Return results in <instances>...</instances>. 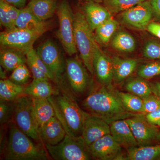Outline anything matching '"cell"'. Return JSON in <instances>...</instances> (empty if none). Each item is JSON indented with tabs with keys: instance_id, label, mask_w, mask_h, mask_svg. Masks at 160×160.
<instances>
[{
	"instance_id": "cell-1",
	"label": "cell",
	"mask_w": 160,
	"mask_h": 160,
	"mask_svg": "<svg viewBox=\"0 0 160 160\" xmlns=\"http://www.w3.org/2000/svg\"><path fill=\"white\" fill-rule=\"evenodd\" d=\"M110 85L93 89L83 102V106L91 115L98 117L110 124L116 120L126 119L141 113L129 111L122 103L119 92L113 90Z\"/></svg>"
},
{
	"instance_id": "cell-2",
	"label": "cell",
	"mask_w": 160,
	"mask_h": 160,
	"mask_svg": "<svg viewBox=\"0 0 160 160\" xmlns=\"http://www.w3.org/2000/svg\"><path fill=\"white\" fill-rule=\"evenodd\" d=\"M15 124L9 128V139L5 159L9 160H46L49 159L48 152L42 144L33 142Z\"/></svg>"
},
{
	"instance_id": "cell-3",
	"label": "cell",
	"mask_w": 160,
	"mask_h": 160,
	"mask_svg": "<svg viewBox=\"0 0 160 160\" xmlns=\"http://www.w3.org/2000/svg\"><path fill=\"white\" fill-rule=\"evenodd\" d=\"M55 111L56 116L62 124L66 133L79 136L85 121L90 114L84 111L72 98L63 93L55 99L49 98Z\"/></svg>"
},
{
	"instance_id": "cell-4",
	"label": "cell",
	"mask_w": 160,
	"mask_h": 160,
	"mask_svg": "<svg viewBox=\"0 0 160 160\" xmlns=\"http://www.w3.org/2000/svg\"><path fill=\"white\" fill-rule=\"evenodd\" d=\"M75 42L84 66L93 75V56L95 46L97 43L93 31L89 27L83 12H77L74 14Z\"/></svg>"
},
{
	"instance_id": "cell-5",
	"label": "cell",
	"mask_w": 160,
	"mask_h": 160,
	"mask_svg": "<svg viewBox=\"0 0 160 160\" xmlns=\"http://www.w3.org/2000/svg\"><path fill=\"white\" fill-rule=\"evenodd\" d=\"M45 146L49 156L54 160H89L92 158L89 146L81 136L66 134L57 145Z\"/></svg>"
},
{
	"instance_id": "cell-6",
	"label": "cell",
	"mask_w": 160,
	"mask_h": 160,
	"mask_svg": "<svg viewBox=\"0 0 160 160\" xmlns=\"http://www.w3.org/2000/svg\"><path fill=\"white\" fill-rule=\"evenodd\" d=\"M56 12L59 25L58 37L66 53L73 55L78 50L74 39V14L66 0H63L58 5Z\"/></svg>"
},
{
	"instance_id": "cell-7",
	"label": "cell",
	"mask_w": 160,
	"mask_h": 160,
	"mask_svg": "<svg viewBox=\"0 0 160 160\" xmlns=\"http://www.w3.org/2000/svg\"><path fill=\"white\" fill-rule=\"evenodd\" d=\"M14 105L17 126L32 139L42 143L33 115L32 98L25 95L16 100Z\"/></svg>"
},
{
	"instance_id": "cell-8",
	"label": "cell",
	"mask_w": 160,
	"mask_h": 160,
	"mask_svg": "<svg viewBox=\"0 0 160 160\" xmlns=\"http://www.w3.org/2000/svg\"><path fill=\"white\" fill-rule=\"evenodd\" d=\"M46 31L18 28L6 29L0 33L1 47L17 49L26 54L29 49L33 48L36 40Z\"/></svg>"
},
{
	"instance_id": "cell-9",
	"label": "cell",
	"mask_w": 160,
	"mask_h": 160,
	"mask_svg": "<svg viewBox=\"0 0 160 160\" xmlns=\"http://www.w3.org/2000/svg\"><path fill=\"white\" fill-rule=\"evenodd\" d=\"M36 52L57 82L62 78L66 65L58 46L53 41L48 40L38 47Z\"/></svg>"
},
{
	"instance_id": "cell-10",
	"label": "cell",
	"mask_w": 160,
	"mask_h": 160,
	"mask_svg": "<svg viewBox=\"0 0 160 160\" xmlns=\"http://www.w3.org/2000/svg\"><path fill=\"white\" fill-rule=\"evenodd\" d=\"M153 16L149 0L121 12L120 19L123 24L133 29H146Z\"/></svg>"
},
{
	"instance_id": "cell-11",
	"label": "cell",
	"mask_w": 160,
	"mask_h": 160,
	"mask_svg": "<svg viewBox=\"0 0 160 160\" xmlns=\"http://www.w3.org/2000/svg\"><path fill=\"white\" fill-rule=\"evenodd\" d=\"M92 157L100 160H125L122 146L111 134H107L89 146Z\"/></svg>"
},
{
	"instance_id": "cell-12",
	"label": "cell",
	"mask_w": 160,
	"mask_h": 160,
	"mask_svg": "<svg viewBox=\"0 0 160 160\" xmlns=\"http://www.w3.org/2000/svg\"><path fill=\"white\" fill-rule=\"evenodd\" d=\"M65 64L66 76L72 90L76 93H82L89 83L86 66L76 58L67 59Z\"/></svg>"
},
{
	"instance_id": "cell-13",
	"label": "cell",
	"mask_w": 160,
	"mask_h": 160,
	"mask_svg": "<svg viewBox=\"0 0 160 160\" xmlns=\"http://www.w3.org/2000/svg\"><path fill=\"white\" fill-rule=\"evenodd\" d=\"M139 146H149L158 136L155 125L149 123L145 114H138L126 119Z\"/></svg>"
},
{
	"instance_id": "cell-14",
	"label": "cell",
	"mask_w": 160,
	"mask_h": 160,
	"mask_svg": "<svg viewBox=\"0 0 160 160\" xmlns=\"http://www.w3.org/2000/svg\"><path fill=\"white\" fill-rule=\"evenodd\" d=\"M110 134V125L99 117L90 115L84 123L81 136L88 146L104 136Z\"/></svg>"
},
{
	"instance_id": "cell-15",
	"label": "cell",
	"mask_w": 160,
	"mask_h": 160,
	"mask_svg": "<svg viewBox=\"0 0 160 160\" xmlns=\"http://www.w3.org/2000/svg\"><path fill=\"white\" fill-rule=\"evenodd\" d=\"M94 73L102 85H109L113 79V66L112 59L106 55L97 43L93 56Z\"/></svg>"
},
{
	"instance_id": "cell-16",
	"label": "cell",
	"mask_w": 160,
	"mask_h": 160,
	"mask_svg": "<svg viewBox=\"0 0 160 160\" xmlns=\"http://www.w3.org/2000/svg\"><path fill=\"white\" fill-rule=\"evenodd\" d=\"M39 134L45 145L54 146L62 142L67 133L61 121L55 116L40 127Z\"/></svg>"
},
{
	"instance_id": "cell-17",
	"label": "cell",
	"mask_w": 160,
	"mask_h": 160,
	"mask_svg": "<svg viewBox=\"0 0 160 160\" xmlns=\"http://www.w3.org/2000/svg\"><path fill=\"white\" fill-rule=\"evenodd\" d=\"M109 125L110 134L121 146L127 149L139 146L126 119L113 121Z\"/></svg>"
},
{
	"instance_id": "cell-18",
	"label": "cell",
	"mask_w": 160,
	"mask_h": 160,
	"mask_svg": "<svg viewBox=\"0 0 160 160\" xmlns=\"http://www.w3.org/2000/svg\"><path fill=\"white\" fill-rule=\"evenodd\" d=\"M83 14L92 31L107 20L112 18L105 6L93 2H86L82 6Z\"/></svg>"
},
{
	"instance_id": "cell-19",
	"label": "cell",
	"mask_w": 160,
	"mask_h": 160,
	"mask_svg": "<svg viewBox=\"0 0 160 160\" xmlns=\"http://www.w3.org/2000/svg\"><path fill=\"white\" fill-rule=\"evenodd\" d=\"M49 80H35L26 87L25 95L32 98L49 99L58 94Z\"/></svg>"
},
{
	"instance_id": "cell-20",
	"label": "cell",
	"mask_w": 160,
	"mask_h": 160,
	"mask_svg": "<svg viewBox=\"0 0 160 160\" xmlns=\"http://www.w3.org/2000/svg\"><path fill=\"white\" fill-rule=\"evenodd\" d=\"M33 113L38 128L56 116L54 107L49 99L32 98Z\"/></svg>"
},
{
	"instance_id": "cell-21",
	"label": "cell",
	"mask_w": 160,
	"mask_h": 160,
	"mask_svg": "<svg viewBox=\"0 0 160 160\" xmlns=\"http://www.w3.org/2000/svg\"><path fill=\"white\" fill-rule=\"evenodd\" d=\"M113 80L116 82H122L130 76L136 69L138 61L135 59H123L118 56L112 58Z\"/></svg>"
},
{
	"instance_id": "cell-22",
	"label": "cell",
	"mask_w": 160,
	"mask_h": 160,
	"mask_svg": "<svg viewBox=\"0 0 160 160\" xmlns=\"http://www.w3.org/2000/svg\"><path fill=\"white\" fill-rule=\"evenodd\" d=\"M0 63L6 71L12 72L20 65L26 64V55L22 52L17 49L2 47Z\"/></svg>"
},
{
	"instance_id": "cell-23",
	"label": "cell",
	"mask_w": 160,
	"mask_h": 160,
	"mask_svg": "<svg viewBox=\"0 0 160 160\" xmlns=\"http://www.w3.org/2000/svg\"><path fill=\"white\" fill-rule=\"evenodd\" d=\"M58 6V0H30L26 7L40 20L46 21L52 17Z\"/></svg>"
},
{
	"instance_id": "cell-24",
	"label": "cell",
	"mask_w": 160,
	"mask_h": 160,
	"mask_svg": "<svg viewBox=\"0 0 160 160\" xmlns=\"http://www.w3.org/2000/svg\"><path fill=\"white\" fill-rule=\"evenodd\" d=\"M15 25L16 28L19 29L46 31L48 29L46 21L40 20L26 7L20 9Z\"/></svg>"
},
{
	"instance_id": "cell-25",
	"label": "cell",
	"mask_w": 160,
	"mask_h": 160,
	"mask_svg": "<svg viewBox=\"0 0 160 160\" xmlns=\"http://www.w3.org/2000/svg\"><path fill=\"white\" fill-rule=\"evenodd\" d=\"M160 157V145L138 146L127 149L125 160H152Z\"/></svg>"
},
{
	"instance_id": "cell-26",
	"label": "cell",
	"mask_w": 160,
	"mask_h": 160,
	"mask_svg": "<svg viewBox=\"0 0 160 160\" xmlns=\"http://www.w3.org/2000/svg\"><path fill=\"white\" fill-rule=\"evenodd\" d=\"M26 86L16 84L10 80L1 79L0 81V99L1 102L15 101L25 95Z\"/></svg>"
},
{
	"instance_id": "cell-27",
	"label": "cell",
	"mask_w": 160,
	"mask_h": 160,
	"mask_svg": "<svg viewBox=\"0 0 160 160\" xmlns=\"http://www.w3.org/2000/svg\"><path fill=\"white\" fill-rule=\"evenodd\" d=\"M118 25L117 21L111 18L95 29L94 37L98 44L102 46L108 45L118 29Z\"/></svg>"
},
{
	"instance_id": "cell-28",
	"label": "cell",
	"mask_w": 160,
	"mask_h": 160,
	"mask_svg": "<svg viewBox=\"0 0 160 160\" xmlns=\"http://www.w3.org/2000/svg\"><path fill=\"white\" fill-rule=\"evenodd\" d=\"M112 47L120 52L130 53L136 48V42L132 36L126 31L118 32L111 40Z\"/></svg>"
},
{
	"instance_id": "cell-29",
	"label": "cell",
	"mask_w": 160,
	"mask_h": 160,
	"mask_svg": "<svg viewBox=\"0 0 160 160\" xmlns=\"http://www.w3.org/2000/svg\"><path fill=\"white\" fill-rule=\"evenodd\" d=\"M125 88L128 92L142 99L149 96L152 93L150 84L141 77L132 79L127 82Z\"/></svg>"
},
{
	"instance_id": "cell-30",
	"label": "cell",
	"mask_w": 160,
	"mask_h": 160,
	"mask_svg": "<svg viewBox=\"0 0 160 160\" xmlns=\"http://www.w3.org/2000/svg\"><path fill=\"white\" fill-rule=\"evenodd\" d=\"M124 106L131 112L144 114L143 99L130 92H118Z\"/></svg>"
},
{
	"instance_id": "cell-31",
	"label": "cell",
	"mask_w": 160,
	"mask_h": 160,
	"mask_svg": "<svg viewBox=\"0 0 160 160\" xmlns=\"http://www.w3.org/2000/svg\"><path fill=\"white\" fill-rule=\"evenodd\" d=\"M147 0H104V6L111 13L122 12Z\"/></svg>"
},
{
	"instance_id": "cell-32",
	"label": "cell",
	"mask_w": 160,
	"mask_h": 160,
	"mask_svg": "<svg viewBox=\"0 0 160 160\" xmlns=\"http://www.w3.org/2000/svg\"><path fill=\"white\" fill-rule=\"evenodd\" d=\"M30 72L26 64L20 65L12 72L9 79L16 84L25 86L29 82Z\"/></svg>"
},
{
	"instance_id": "cell-33",
	"label": "cell",
	"mask_w": 160,
	"mask_h": 160,
	"mask_svg": "<svg viewBox=\"0 0 160 160\" xmlns=\"http://www.w3.org/2000/svg\"><path fill=\"white\" fill-rule=\"evenodd\" d=\"M138 74L145 79L160 75V62H152L142 65L138 68Z\"/></svg>"
},
{
	"instance_id": "cell-34",
	"label": "cell",
	"mask_w": 160,
	"mask_h": 160,
	"mask_svg": "<svg viewBox=\"0 0 160 160\" xmlns=\"http://www.w3.org/2000/svg\"><path fill=\"white\" fill-rule=\"evenodd\" d=\"M143 54L149 59L160 60V42L154 40L148 41L143 48Z\"/></svg>"
},
{
	"instance_id": "cell-35",
	"label": "cell",
	"mask_w": 160,
	"mask_h": 160,
	"mask_svg": "<svg viewBox=\"0 0 160 160\" xmlns=\"http://www.w3.org/2000/svg\"><path fill=\"white\" fill-rule=\"evenodd\" d=\"M26 64L32 74L33 79L50 80L48 77L42 71H41L37 65L32 55L30 49L26 52Z\"/></svg>"
},
{
	"instance_id": "cell-36",
	"label": "cell",
	"mask_w": 160,
	"mask_h": 160,
	"mask_svg": "<svg viewBox=\"0 0 160 160\" xmlns=\"http://www.w3.org/2000/svg\"><path fill=\"white\" fill-rule=\"evenodd\" d=\"M0 22L6 30L16 28L15 23L6 9L4 0H0Z\"/></svg>"
},
{
	"instance_id": "cell-37",
	"label": "cell",
	"mask_w": 160,
	"mask_h": 160,
	"mask_svg": "<svg viewBox=\"0 0 160 160\" xmlns=\"http://www.w3.org/2000/svg\"><path fill=\"white\" fill-rule=\"evenodd\" d=\"M144 114L154 111L160 107V98L156 95L151 94L143 99Z\"/></svg>"
},
{
	"instance_id": "cell-38",
	"label": "cell",
	"mask_w": 160,
	"mask_h": 160,
	"mask_svg": "<svg viewBox=\"0 0 160 160\" xmlns=\"http://www.w3.org/2000/svg\"><path fill=\"white\" fill-rule=\"evenodd\" d=\"M146 119L153 125H157L160 120V107L154 111L145 114Z\"/></svg>"
},
{
	"instance_id": "cell-39",
	"label": "cell",
	"mask_w": 160,
	"mask_h": 160,
	"mask_svg": "<svg viewBox=\"0 0 160 160\" xmlns=\"http://www.w3.org/2000/svg\"><path fill=\"white\" fill-rule=\"evenodd\" d=\"M9 113V106L6 102H1L0 104V122L1 124L7 121Z\"/></svg>"
},
{
	"instance_id": "cell-40",
	"label": "cell",
	"mask_w": 160,
	"mask_h": 160,
	"mask_svg": "<svg viewBox=\"0 0 160 160\" xmlns=\"http://www.w3.org/2000/svg\"><path fill=\"white\" fill-rule=\"evenodd\" d=\"M146 29L152 34L160 39V23L150 22Z\"/></svg>"
},
{
	"instance_id": "cell-41",
	"label": "cell",
	"mask_w": 160,
	"mask_h": 160,
	"mask_svg": "<svg viewBox=\"0 0 160 160\" xmlns=\"http://www.w3.org/2000/svg\"><path fill=\"white\" fill-rule=\"evenodd\" d=\"M153 16L160 22V0H149Z\"/></svg>"
},
{
	"instance_id": "cell-42",
	"label": "cell",
	"mask_w": 160,
	"mask_h": 160,
	"mask_svg": "<svg viewBox=\"0 0 160 160\" xmlns=\"http://www.w3.org/2000/svg\"><path fill=\"white\" fill-rule=\"evenodd\" d=\"M6 2L21 9L25 8L27 0H4Z\"/></svg>"
},
{
	"instance_id": "cell-43",
	"label": "cell",
	"mask_w": 160,
	"mask_h": 160,
	"mask_svg": "<svg viewBox=\"0 0 160 160\" xmlns=\"http://www.w3.org/2000/svg\"><path fill=\"white\" fill-rule=\"evenodd\" d=\"M150 84L152 93L160 98V82Z\"/></svg>"
},
{
	"instance_id": "cell-44",
	"label": "cell",
	"mask_w": 160,
	"mask_h": 160,
	"mask_svg": "<svg viewBox=\"0 0 160 160\" xmlns=\"http://www.w3.org/2000/svg\"><path fill=\"white\" fill-rule=\"evenodd\" d=\"M6 70H5L2 66L0 67V75H1V79H6Z\"/></svg>"
},
{
	"instance_id": "cell-45",
	"label": "cell",
	"mask_w": 160,
	"mask_h": 160,
	"mask_svg": "<svg viewBox=\"0 0 160 160\" xmlns=\"http://www.w3.org/2000/svg\"><path fill=\"white\" fill-rule=\"evenodd\" d=\"M84 1H86V2H94L101 3L103 2L104 0H84Z\"/></svg>"
},
{
	"instance_id": "cell-46",
	"label": "cell",
	"mask_w": 160,
	"mask_h": 160,
	"mask_svg": "<svg viewBox=\"0 0 160 160\" xmlns=\"http://www.w3.org/2000/svg\"><path fill=\"white\" fill-rule=\"evenodd\" d=\"M157 125L160 127V120L158 122Z\"/></svg>"
},
{
	"instance_id": "cell-47",
	"label": "cell",
	"mask_w": 160,
	"mask_h": 160,
	"mask_svg": "<svg viewBox=\"0 0 160 160\" xmlns=\"http://www.w3.org/2000/svg\"><path fill=\"white\" fill-rule=\"evenodd\" d=\"M158 137H160V132H158Z\"/></svg>"
},
{
	"instance_id": "cell-48",
	"label": "cell",
	"mask_w": 160,
	"mask_h": 160,
	"mask_svg": "<svg viewBox=\"0 0 160 160\" xmlns=\"http://www.w3.org/2000/svg\"><path fill=\"white\" fill-rule=\"evenodd\" d=\"M78 1H79V2H81V1H84V0H78Z\"/></svg>"
}]
</instances>
